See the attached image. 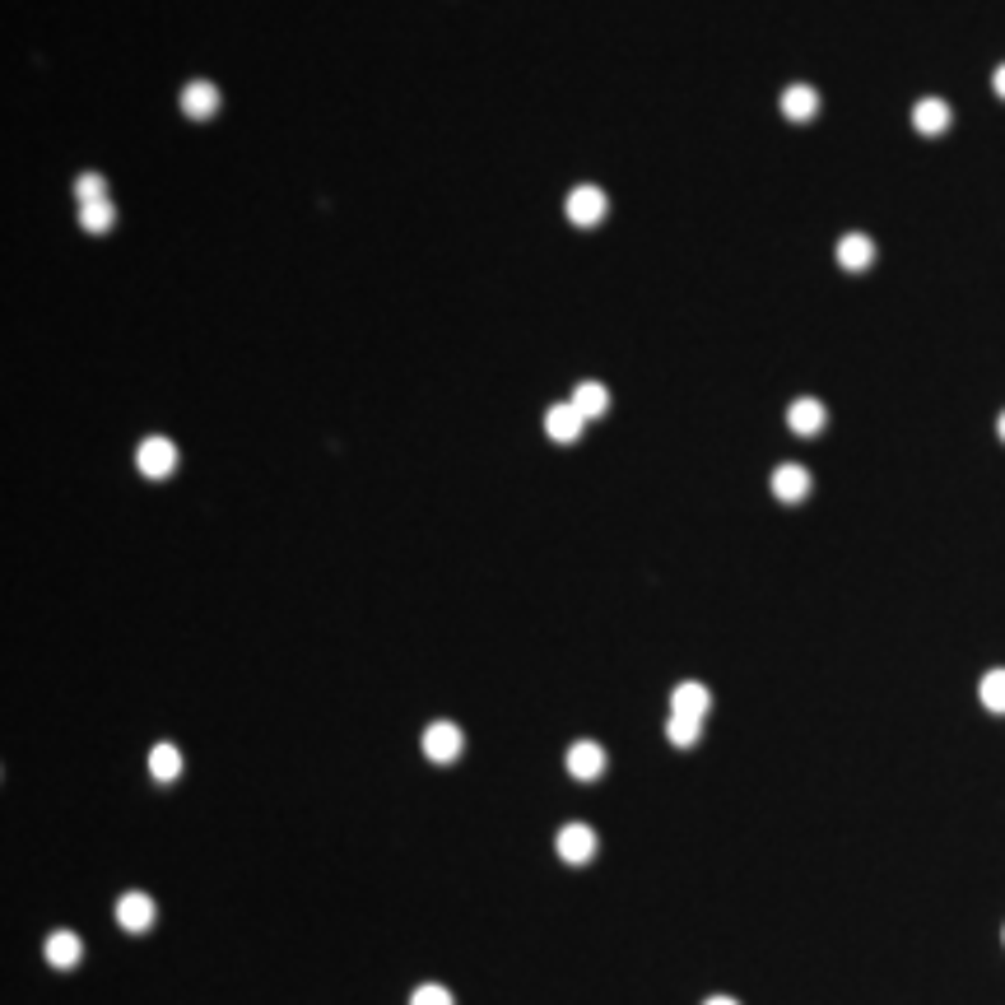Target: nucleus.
<instances>
[{"mask_svg":"<svg viewBox=\"0 0 1005 1005\" xmlns=\"http://www.w3.org/2000/svg\"><path fill=\"white\" fill-rule=\"evenodd\" d=\"M782 112H787V121H810L819 112V94L810 84H791L782 94Z\"/></svg>","mask_w":1005,"mask_h":1005,"instance_id":"nucleus-13","label":"nucleus"},{"mask_svg":"<svg viewBox=\"0 0 1005 1005\" xmlns=\"http://www.w3.org/2000/svg\"><path fill=\"white\" fill-rule=\"evenodd\" d=\"M875 261V242L866 238V233H847L843 242H838V266L843 270H866Z\"/></svg>","mask_w":1005,"mask_h":1005,"instance_id":"nucleus-12","label":"nucleus"},{"mask_svg":"<svg viewBox=\"0 0 1005 1005\" xmlns=\"http://www.w3.org/2000/svg\"><path fill=\"white\" fill-rule=\"evenodd\" d=\"M773 494L782 498V503H801L805 494H810V470L805 466H778L773 470Z\"/></svg>","mask_w":1005,"mask_h":1005,"instance_id":"nucleus-7","label":"nucleus"},{"mask_svg":"<svg viewBox=\"0 0 1005 1005\" xmlns=\"http://www.w3.org/2000/svg\"><path fill=\"white\" fill-rule=\"evenodd\" d=\"M149 773L159 782H173L177 773H182V754H177L173 745H154V750H149Z\"/></svg>","mask_w":1005,"mask_h":1005,"instance_id":"nucleus-17","label":"nucleus"},{"mask_svg":"<svg viewBox=\"0 0 1005 1005\" xmlns=\"http://www.w3.org/2000/svg\"><path fill=\"white\" fill-rule=\"evenodd\" d=\"M824 405L815 401V396H801V401L791 405L787 410V424H791V433H801V438H810V433H819L824 429Z\"/></svg>","mask_w":1005,"mask_h":1005,"instance_id":"nucleus-10","label":"nucleus"},{"mask_svg":"<svg viewBox=\"0 0 1005 1005\" xmlns=\"http://www.w3.org/2000/svg\"><path fill=\"white\" fill-rule=\"evenodd\" d=\"M215 108H219V89H215V84L196 80V84H187V89H182V112H187V117L205 121V117H215Z\"/></svg>","mask_w":1005,"mask_h":1005,"instance_id":"nucleus-9","label":"nucleus"},{"mask_svg":"<svg viewBox=\"0 0 1005 1005\" xmlns=\"http://www.w3.org/2000/svg\"><path fill=\"white\" fill-rule=\"evenodd\" d=\"M568 773H573V778H582V782L601 778V773H605V750L596 745V740H577L573 750H568Z\"/></svg>","mask_w":1005,"mask_h":1005,"instance_id":"nucleus-5","label":"nucleus"},{"mask_svg":"<svg viewBox=\"0 0 1005 1005\" xmlns=\"http://www.w3.org/2000/svg\"><path fill=\"white\" fill-rule=\"evenodd\" d=\"M912 126L922 135H940L945 126H950V108L940 103V98H922L917 108H912Z\"/></svg>","mask_w":1005,"mask_h":1005,"instance_id":"nucleus-14","label":"nucleus"},{"mask_svg":"<svg viewBox=\"0 0 1005 1005\" xmlns=\"http://www.w3.org/2000/svg\"><path fill=\"white\" fill-rule=\"evenodd\" d=\"M103 191H108V182H103V173H84L80 182H75V196H80V205H94V201H103Z\"/></svg>","mask_w":1005,"mask_h":1005,"instance_id":"nucleus-21","label":"nucleus"},{"mask_svg":"<svg viewBox=\"0 0 1005 1005\" xmlns=\"http://www.w3.org/2000/svg\"><path fill=\"white\" fill-rule=\"evenodd\" d=\"M80 224H84V233H108V228L117 224V210H112L108 201H94L80 210Z\"/></svg>","mask_w":1005,"mask_h":1005,"instance_id":"nucleus-18","label":"nucleus"},{"mask_svg":"<svg viewBox=\"0 0 1005 1005\" xmlns=\"http://www.w3.org/2000/svg\"><path fill=\"white\" fill-rule=\"evenodd\" d=\"M982 703L992 712H1005V670H992V675H982Z\"/></svg>","mask_w":1005,"mask_h":1005,"instance_id":"nucleus-19","label":"nucleus"},{"mask_svg":"<svg viewBox=\"0 0 1005 1005\" xmlns=\"http://www.w3.org/2000/svg\"><path fill=\"white\" fill-rule=\"evenodd\" d=\"M582 424H587V419L577 415V405H573V401H568V405H554L550 415H545V433H550L554 443H577Z\"/></svg>","mask_w":1005,"mask_h":1005,"instance_id":"nucleus-8","label":"nucleus"},{"mask_svg":"<svg viewBox=\"0 0 1005 1005\" xmlns=\"http://www.w3.org/2000/svg\"><path fill=\"white\" fill-rule=\"evenodd\" d=\"M117 922L126 926V931H145V926L154 922V898L149 894H121Z\"/></svg>","mask_w":1005,"mask_h":1005,"instance_id":"nucleus-11","label":"nucleus"},{"mask_svg":"<svg viewBox=\"0 0 1005 1005\" xmlns=\"http://www.w3.org/2000/svg\"><path fill=\"white\" fill-rule=\"evenodd\" d=\"M703 1005H740V1001H731V996H708Z\"/></svg>","mask_w":1005,"mask_h":1005,"instance_id":"nucleus-24","label":"nucleus"},{"mask_svg":"<svg viewBox=\"0 0 1005 1005\" xmlns=\"http://www.w3.org/2000/svg\"><path fill=\"white\" fill-rule=\"evenodd\" d=\"M996 433H1001V438H1005V415H1001V424H996Z\"/></svg>","mask_w":1005,"mask_h":1005,"instance_id":"nucleus-25","label":"nucleus"},{"mask_svg":"<svg viewBox=\"0 0 1005 1005\" xmlns=\"http://www.w3.org/2000/svg\"><path fill=\"white\" fill-rule=\"evenodd\" d=\"M461 731H456L452 722H433L429 731H424V754H429L433 764H452L456 754H461Z\"/></svg>","mask_w":1005,"mask_h":1005,"instance_id":"nucleus-3","label":"nucleus"},{"mask_svg":"<svg viewBox=\"0 0 1005 1005\" xmlns=\"http://www.w3.org/2000/svg\"><path fill=\"white\" fill-rule=\"evenodd\" d=\"M80 936H70V931H56V936H47V964L56 968H75L80 964Z\"/></svg>","mask_w":1005,"mask_h":1005,"instance_id":"nucleus-16","label":"nucleus"},{"mask_svg":"<svg viewBox=\"0 0 1005 1005\" xmlns=\"http://www.w3.org/2000/svg\"><path fill=\"white\" fill-rule=\"evenodd\" d=\"M410 1005H452V992L438 987V982H429V987H419V992L410 996Z\"/></svg>","mask_w":1005,"mask_h":1005,"instance_id":"nucleus-22","label":"nucleus"},{"mask_svg":"<svg viewBox=\"0 0 1005 1005\" xmlns=\"http://www.w3.org/2000/svg\"><path fill=\"white\" fill-rule=\"evenodd\" d=\"M605 191L601 187H577L573 196H568V219H573L577 228H591V224H601L605 219Z\"/></svg>","mask_w":1005,"mask_h":1005,"instance_id":"nucleus-2","label":"nucleus"},{"mask_svg":"<svg viewBox=\"0 0 1005 1005\" xmlns=\"http://www.w3.org/2000/svg\"><path fill=\"white\" fill-rule=\"evenodd\" d=\"M670 708H675V717H694V722H703V712L712 708V694L703 689V684L684 680V684H675V694H670Z\"/></svg>","mask_w":1005,"mask_h":1005,"instance_id":"nucleus-6","label":"nucleus"},{"mask_svg":"<svg viewBox=\"0 0 1005 1005\" xmlns=\"http://www.w3.org/2000/svg\"><path fill=\"white\" fill-rule=\"evenodd\" d=\"M573 405L582 419H601L605 410H610V391H605L601 382H582V387L573 391Z\"/></svg>","mask_w":1005,"mask_h":1005,"instance_id":"nucleus-15","label":"nucleus"},{"mask_svg":"<svg viewBox=\"0 0 1005 1005\" xmlns=\"http://www.w3.org/2000/svg\"><path fill=\"white\" fill-rule=\"evenodd\" d=\"M666 736H670V745H680V750H689V745L698 740V722H694V717H675V712H670Z\"/></svg>","mask_w":1005,"mask_h":1005,"instance_id":"nucleus-20","label":"nucleus"},{"mask_svg":"<svg viewBox=\"0 0 1005 1005\" xmlns=\"http://www.w3.org/2000/svg\"><path fill=\"white\" fill-rule=\"evenodd\" d=\"M992 84H996V94H1001V98H1005V66H1001V70H996V80H992Z\"/></svg>","mask_w":1005,"mask_h":1005,"instance_id":"nucleus-23","label":"nucleus"},{"mask_svg":"<svg viewBox=\"0 0 1005 1005\" xmlns=\"http://www.w3.org/2000/svg\"><path fill=\"white\" fill-rule=\"evenodd\" d=\"M554 847H559V857L568 861V866H582V861H591V852H596V833H591L587 824H563Z\"/></svg>","mask_w":1005,"mask_h":1005,"instance_id":"nucleus-1","label":"nucleus"},{"mask_svg":"<svg viewBox=\"0 0 1005 1005\" xmlns=\"http://www.w3.org/2000/svg\"><path fill=\"white\" fill-rule=\"evenodd\" d=\"M135 461H140V470H145L149 480H163V475L177 466V447L168 443V438H145Z\"/></svg>","mask_w":1005,"mask_h":1005,"instance_id":"nucleus-4","label":"nucleus"}]
</instances>
